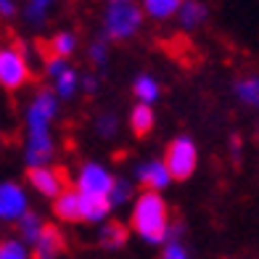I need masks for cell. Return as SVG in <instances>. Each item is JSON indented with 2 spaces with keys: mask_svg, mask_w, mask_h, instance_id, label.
I'll use <instances>...</instances> for the list:
<instances>
[{
  "mask_svg": "<svg viewBox=\"0 0 259 259\" xmlns=\"http://www.w3.org/2000/svg\"><path fill=\"white\" fill-rule=\"evenodd\" d=\"M146 14L140 3H119V0H106L101 11V37L116 42H133L146 27Z\"/></svg>",
  "mask_w": 259,
  "mask_h": 259,
  "instance_id": "7a4b0ae2",
  "label": "cell"
},
{
  "mask_svg": "<svg viewBox=\"0 0 259 259\" xmlns=\"http://www.w3.org/2000/svg\"><path fill=\"white\" fill-rule=\"evenodd\" d=\"M42 230H45V222H42L40 214H34V211H29V214L19 222V238L24 241L27 246L37 243L40 235H42Z\"/></svg>",
  "mask_w": 259,
  "mask_h": 259,
  "instance_id": "d4e9b609",
  "label": "cell"
},
{
  "mask_svg": "<svg viewBox=\"0 0 259 259\" xmlns=\"http://www.w3.org/2000/svg\"><path fill=\"white\" fill-rule=\"evenodd\" d=\"M230 93H233V98L238 101L243 109L259 111V74L256 72L235 77L233 85H230Z\"/></svg>",
  "mask_w": 259,
  "mask_h": 259,
  "instance_id": "7c38bea8",
  "label": "cell"
},
{
  "mask_svg": "<svg viewBox=\"0 0 259 259\" xmlns=\"http://www.w3.org/2000/svg\"><path fill=\"white\" fill-rule=\"evenodd\" d=\"M64 249H66V241H64L61 230L53 225H45L40 241L32 246V256L34 259H58L64 254Z\"/></svg>",
  "mask_w": 259,
  "mask_h": 259,
  "instance_id": "4fadbf2b",
  "label": "cell"
},
{
  "mask_svg": "<svg viewBox=\"0 0 259 259\" xmlns=\"http://www.w3.org/2000/svg\"><path fill=\"white\" fill-rule=\"evenodd\" d=\"M53 214L61 222H82V193L77 188H66L53 201Z\"/></svg>",
  "mask_w": 259,
  "mask_h": 259,
  "instance_id": "5bb4252c",
  "label": "cell"
},
{
  "mask_svg": "<svg viewBox=\"0 0 259 259\" xmlns=\"http://www.w3.org/2000/svg\"><path fill=\"white\" fill-rule=\"evenodd\" d=\"M133 178H135V183L143 188V191H154V193H164L175 183L169 169H167V164H164V159L138 161L135 169H133Z\"/></svg>",
  "mask_w": 259,
  "mask_h": 259,
  "instance_id": "9c48e42d",
  "label": "cell"
},
{
  "mask_svg": "<svg viewBox=\"0 0 259 259\" xmlns=\"http://www.w3.org/2000/svg\"><path fill=\"white\" fill-rule=\"evenodd\" d=\"M228 148H230V154H233L235 159H238V156H241V151H243V146H241V140L235 138V135L230 138V143H228Z\"/></svg>",
  "mask_w": 259,
  "mask_h": 259,
  "instance_id": "f546056e",
  "label": "cell"
},
{
  "mask_svg": "<svg viewBox=\"0 0 259 259\" xmlns=\"http://www.w3.org/2000/svg\"><path fill=\"white\" fill-rule=\"evenodd\" d=\"M127 124L133 130L135 138H146L151 130L156 127V111L154 106H146V103H135L127 114Z\"/></svg>",
  "mask_w": 259,
  "mask_h": 259,
  "instance_id": "ac0fdd59",
  "label": "cell"
},
{
  "mask_svg": "<svg viewBox=\"0 0 259 259\" xmlns=\"http://www.w3.org/2000/svg\"><path fill=\"white\" fill-rule=\"evenodd\" d=\"M185 0H140V8L148 21H156V24H167V21L178 19V11L183 8Z\"/></svg>",
  "mask_w": 259,
  "mask_h": 259,
  "instance_id": "9a60e30c",
  "label": "cell"
},
{
  "mask_svg": "<svg viewBox=\"0 0 259 259\" xmlns=\"http://www.w3.org/2000/svg\"><path fill=\"white\" fill-rule=\"evenodd\" d=\"M58 0H24V6H21V16L29 27H45V21H48L53 6Z\"/></svg>",
  "mask_w": 259,
  "mask_h": 259,
  "instance_id": "44dd1931",
  "label": "cell"
},
{
  "mask_svg": "<svg viewBox=\"0 0 259 259\" xmlns=\"http://www.w3.org/2000/svg\"><path fill=\"white\" fill-rule=\"evenodd\" d=\"M172 211L161 193L140 191L130 206V230L148 246H164L172 233Z\"/></svg>",
  "mask_w": 259,
  "mask_h": 259,
  "instance_id": "6da1fadb",
  "label": "cell"
},
{
  "mask_svg": "<svg viewBox=\"0 0 259 259\" xmlns=\"http://www.w3.org/2000/svg\"><path fill=\"white\" fill-rule=\"evenodd\" d=\"M111 204L109 198H93V196H82V222L88 225H106L111 217Z\"/></svg>",
  "mask_w": 259,
  "mask_h": 259,
  "instance_id": "d6986e66",
  "label": "cell"
},
{
  "mask_svg": "<svg viewBox=\"0 0 259 259\" xmlns=\"http://www.w3.org/2000/svg\"><path fill=\"white\" fill-rule=\"evenodd\" d=\"M48 56H58V58H72L77 51H79V37H77V32L72 29H58L51 34V40H48Z\"/></svg>",
  "mask_w": 259,
  "mask_h": 259,
  "instance_id": "ffe728a7",
  "label": "cell"
},
{
  "mask_svg": "<svg viewBox=\"0 0 259 259\" xmlns=\"http://www.w3.org/2000/svg\"><path fill=\"white\" fill-rule=\"evenodd\" d=\"M19 0H0V19L8 21V19H16L19 16Z\"/></svg>",
  "mask_w": 259,
  "mask_h": 259,
  "instance_id": "83f0119b",
  "label": "cell"
},
{
  "mask_svg": "<svg viewBox=\"0 0 259 259\" xmlns=\"http://www.w3.org/2000/svg\"><path fill=\"white\" fill-rule=\"evenodd\" d=\"M85 53H88L90 66L96 69V72H103V69L109 66V61H111V42L103 40V37H96V40L88 45Z\"/></svg>",
  "mask_w": 259,
  "mask_h": 259,
  "instance_id": "cb8c5ba5",
  "label": "cell"
},
{
  "mask_svg": "<svg viewBox=\"0 0 259 259\" xmlns=\"http://www.w3.org/2000/svg\"><path fill=\"white\" fill-rule=\"evenodd\" d=\"M0 259H34V256H32V246H27L16 235V238L0 241Z\"/></svg>",
  "mask_w": 259,
  "mask_h": 259,
  "instance_id": "4316f807",
  "label": "cell"
},
{
  "mask_svg": "<svg viewBox=\"0 0 259 259\" xmlns=\"http://www.w3.org/2000/svg\"><path fill=\"white\" fill-rule=\"evenodd\" d=\"M93 130H96V135L101 140H111L119 133V116L114 111H101L96 119H93Z\"/></svg>",
  "mask_w": 259,
  "mask_h": 259,
  "instance_id": "484cf974",
  "label": "cell"
},
{
  "mask_svg": "<svg viewBox=\"0 0 259 259\" xmlns=\"http://www.w3.org/2000/svg\"><path fill=\"white\" fill-rule=\"evenodd\" d=\"M98 88H101L98 74H82V93H85V96H96Z\"/></svg>",
  "mask_w": 259,
  "mask_h": 259,
  "instance_id": "f1b7e54d",
  "label": "cell"
},
{
  "mask_svg": "<svg viewBox=\"0 0 259 259\" xmlns=\"http://www.w3.org/2000/svg\"><path fill=\"white\" fill-rule=\"evenodd\" d=\"M130 230L127 225H122V222H116V220H109L106 225L98 228V246L106 251H119L127 246L130 241Z\"/></svg>",
  "mask_w": 259,
  "mask_h": 259,
  "instance_id": "2e32d148",
  "label": "cell"
},
{
  "mask_svg": "<svg viewBox=\"0 0 259 259\" xmlns=\"http://www.w3.org/2000/svg\"><path fill=\"white\" fill-rule=\"evenodd\" d=\"M119 3H140V0H119Z\"/></svg>",
  "mask_w": 259,
  "mask_h": 259,
  "instance_id": "4dcf8cb0",
  "label": "cell"
},
{
  "mask_svg": "<svg viewBox=\"0 0 259 259\" xmlns=\"http://www.w3.org/2000/svg\"><path fill=\"white\" fill-rule=\"evenodd\" d=\"M29 193L16 180L0 183V222H19L29 214Z\"/></svg>",
  "mask_w": 259,
  "mask_h": 259,
  "instance_id": "ba28073f",
  "label": "cell"
},
{
  "mask_svg": "<svg viewBox=\"0 0 259 259\" xmlns=\"http://www.w3.org/2000/svg\"><path fill=\"white\" fill-rule=\"evenodd\" d=\"M133 96H135V103H146V106L159 103V98H161V82H159V77L148 74V72H140L133 79Z\"/></svg>",
  "mask_w": 259,
  "mask_h": 259,
  "instance_id": "e0dca14e",
  "label": "cell"
},
{
  "mask_svg": "<svg viewBox=\"0 0 259 259\" xmlns=\"http://www.w3.org/2000/svg\"><path fill=\"white\" fill-rule=\"evenodd\" d=\"M161 159L167 164L172 180L185 183V180H191L198 169V143L191 135H178L167 143Z\"/></svg>",
  "mask_w": 259,
  "mask_h": 259,
  "instance_id": "5b68a950",
  "label": "cell"
},
{
  "mask_svg": "<svg viewBox=\"0 0 259 259\" xmlns=\"http://www.w3.org/2000/svg\"><path fill=\"white\" fill-rule=\"evenodd\" d=\"M114 180H116V175L106 167L103 161H82L77 175H74V188L82 196L109 198L111 188H114Z\"/></svg>",
  "mask_w": 259,
  "mask_h": 259,
  "instance_id": "52a82bcc",
  "label": "cell"
},
{
  "mask_svg": "<svg viewBox=\"0 0 259 259\" xmlns=\"http://www.w3.org/2000/svg\"><path fill=\"white\" fill-rule=\"evenodd\" d=\"M159 259H193L191 249L183 241V225H172V233H169L167 243L161 246Z\"/></svg>",
  "mask_w": 259,
  "mask_h": 259,
  "instance_id": "603a6c76",
  "label": "cell"
},
{
  "mask_svg": "<svg viewBox=\"0 0 259 259\" xmlns=\"http://www.w3.org/2000/svg\"><path fill=\"white\" fill-rule=\"evenodd\" d=\"M32 79V61L24 45H0V88L19 93Z\"/></svg>",
  "mask_w": 259,
  "mask_h": 259,
  "instance_id": "277c9868",
  "label": "cell"
},
{
  "mask_svg": "<svg viewBox=\"0 0 259 259\" xmlns=\"http://www.w3.org/2000/svg\"><path fill=\"white\" fill-rule=\"evenodd\" d=\"M209 19H211V11H209V3H204V0H185L183 8L178 11V27L183 32H198V29H204L209 24Z\"/></svg>",
  "mask_w": 259,
  "mask_h": 259,
  "instance_id": "8fae6325",
  "label": "cell"
},
{
  "mask_svg": "<svg viewBox=\"0 0 259 259\" xmlns=\"http://www.w3.org/2000/svg\"><path fill=\"white\" fill-rule=\"evenodd\" d=\"M42 72L48 77L51 90L58 96V101H72V98H77V93H82V74L66 58L48 56L42 61Z\"/></svg>",
  "mask_w": 259,
  "mask_h": 259,
  "instance_id": "8992f818",
  "label": "cell"
},
{
  "mask_svg": "<svg viewBox=\"0 0 259 259\" xmlns=\"http://www.w3.org/2000/svg\"><path fill=\"white\" fill-rule=\"evenodd\" d=\"M29 185H32L34 193H40L42 198H51V201H56V198L66 191L64 172L56 169L53 164H48V167H37V169H29Z\"/></svg>",
  "mask_w": 259,
  "mask_h": 259,
  "instance_id": "30bf717a",
  "label": "cell"
},
{
  "mask_svg": "<svg viewBox=\"0 0 259 259\" xmlns=\"http://www.w3.org/2000/svg\"><path fill=\"white\" fill-rule=\"evenodd\" d=\"M135 198H138V193H135V183L130 180V178H122V175H116L114 188H111V193H109V204H111V209L133 206Z\"/></svg>",
  "mask_w": 259,
  "mask_h": 259,
  "instance_id": "7402d4cb",
  "label": "cell"
},
{
  "mask_svg": "<svg viewBox=\"0 0 259 259\" xmlns=\"http://www.w3.org/2000/svg\"><path fill=\"white\" fill-rule=\"evenodd\" d=\"M58 111H61V101L51 88L37 90L29 98L27 109H24V130L27 138H45L53 135V124L58 119Z\"/></svg>",
  "mask_w": 259,
  "mask_h": 259,
  "instance_id": "3957f363",
  "label": "cell"
}]
</instances>
